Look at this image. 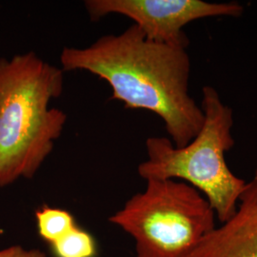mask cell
Listing matches in <instances>:
<instances>
[{"label": "cell", "instance_id": "1", "mask_svg": "<svg viewBox=\"0 0 257 257\" xmlns=\"http://www.w3.org/2000/svg\"><path fill=\"white\" fill-rule=\"evenodd\" d=\"M60 63L64 72L85 71L108 82L111 99L126 108L156 113L175 147L189 144L202 128V109L189 92L187 49L151 41L135 24L86 48L65 47Z\"/></svg>", "mask_w": 257, "mask_h": 257}, {"label": "cell", "instance_id": "2", "mask_svg": "<svg viewBox=\"0 0 257 257\" xmlns=\"http://www.w3.org/2000/svg\"><path fill=\"white\" fill-rule=\"evenodd\" d=\"M64 73L35 52L0 58V188L33 178L53 152L67 114L50 104Z\"/></svg>", "mask_w": 257, "mask_h": 257}, {"label": "cell", "instance_id": "3", "mask_svg": "<svg viewBox=\"0 0 257 257\" xmlns=\"http://www.w3.org/2000/svg\"><path fill=\"white\" fill-rule=\"evenodd\" d=\"M202 128L182 148L168 138L146 140L147 160L138 175L149 179H175L193 186L207 198L221 223L229 220L238 206L246 181L230 171L226 154L235 144L231 136L233 110L211 86L202 88Z\"/></svg>", "mask_w": 257, "mask_h": 257}, {"label": "cell", "instance_id": "4", "mask_svg": "<svg viewBox=\"0 0 257 257\" xmlns=\"http://www.w3.org/2000/svg\"><path fill=\"white\" fill-rule=\"evenodd\" d=\"M110 221L136 241L137 257H189L215 226L199 191L175 179H149Z\"/></svg>", "mask_w": 257, "mask_h": 257}, {"label": "cell", "instance_id": "5", "mask_svg": "<svg viewBox=\"0 0 257 257\" xmlns=\"http://www.w3.org/2000/svg\"><path fill=\"white\" fill-rule=\"evenodd\" d=\"M85 7L93 20L121 15L132 19L149 40L183 49L190 44L183 30L189 23L208 18H240L245 12L237 2L202 0H88Z\"/></svg>", "mask_w": 257, "mask_h": 257}, {"label": "cell", "instance_id": "6", "mask_svg": "<svg viewBox=\"0 0 257 257\" xmlns=\"http://www.w3.org/2000/svg\"><path fill=\"white\" fill-rule=\"evenodd\" d=\"M189 257H257V167L234 214L203 239Z\"/></svg>", "mask_w": 257, "mask_h": 257}, {"label": "cell", "instance_id": "7", "mask_svg": "<svg viewBox=\"0 0 257 257\" xmlns=\"http://www.w3.org/2000/svg\"><path fill=\"white\" fill-rule=\"evenodd\" d=\"M39 235L51 245L76 226L74 216L66 210L44 206L36 212Z\"/></svg>", "mask_w": 257, "mask_h": 257}, {"label": "cell", "instance_id": "8", "mask_svg": "<svg viewBox=\"0 0 257 257\" xmlns=\"http://www.w3.org/2000/svg\"><path fill=\"white\" fill-rule=\"evenodd\" d=\"M55 257H94L96 245L92 235L77 225L51 245Z\"/></svg>", "mask_w": 257, "mask_h": 257}, {"label": "cell", "instance_id": "9", "mask_svg": "<svg viewBox=\"0 0 257 257\" xmlns=\"http://www.w3.org/2000/svg\"><path fill=\"white\" fill-rule=\"evenodd\" d=\"M0 257H46V254L38 248H25L17 245L1 249Z\"/></svg>", "mask_w": 257, "mask_h": 257}]
</instances>
